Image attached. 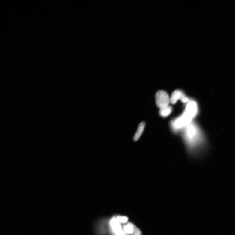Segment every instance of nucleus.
I'll list each match as a JSON object with an SVG mask.
<instances>
[{"label": "nucleus", "mask_w": 235, "mask_h": 235, "mask_svg": "<svg viewBox=\"0 0 235 235\" xmlns=\"http://www.w3.org/2000/svg\"><path fill=\"white\" fill-rule=\"evenodd\" d=\"M183 138L187 149L191 153L199 154L206 148V139L202 132L195 125L190 123L186 126Z\"/></svg>", "instance_id": "f257e3e1"}, {"label": "nucleus", "mask_w": 235, "mask_h": 235, "mask_svg": "<svg viewBox=\"0 0 235 235\" xmlns=\"http://www.w3.org/2000/svg\"><path fill=\"white\" fill-rule=\"evenodd\" d=\"M156 101L158 107L160 109L168 106L171 102L170 98L168 95L166 91L163 90L157 92L156 94Z\"/></svg>", "instance_id": "f03ea898"}, {"label": "nucleus", "mask_w": 235, "mask_h": 235, "mask_svg": "<svg viewBox=\"0 0 235 235\" xmlns=\"http://www.w3.org/2000/svg\"><path fill=\"white\" fill-rule=\"evenodd\" d=\"M181 100L183 103H186L189 101V98L181 91L176 90L172 93L171 98V102L172 104L176 103L178 100Z\"/></svg>", "instance_id": "7ed1b4c3"}, {"label": "nucleus", "mask_w": 235, "mask_h": 235, "mask_svg": "<svg viewBox=\"0 0 235 235\" xmlns=\"http://www.w3.org/2000/svg\"><path fill=\"white\" fill-rule=\"evenodd\" d=\"M125 232L131 235H141V233L133 224L128 222L123 227Z\"/></svg>", "instance_id": "20e7f679"}, {"label": "nucleus", "mask_w": 235, "mask_h": 235, "mask_svg": "<svg viewBox=\"0 0 235 235\" xmlns=\"http://www.w3.org/2000/svg\"><path fill=\"white\" fill-rule=\"evenodd\" d=\"M112 228L116 235H124V233L122 230L119 222L115 218L112 219L111 221Z\"/></svg>", "instance_id": "39448f33"}, {"label": "nucleus", "mask_w": 235, "mask_h": 235, "mask_svg": "<svg viewBox=\"0 0 235 235\" xmlns=\"http://www.w3.org/2000/svg\"><path fill=\"white\" fill-rule=\"evenodd\" d=\"M198 107L196 103L193 101L189 102L186 106L185 112L193 118L196 115Z\"/></svg>", "instance_id": "423d86ee"}, {"label": "nucleus", "mask_w": 235, "mask_h": 235, "mask_svg": "<svg viewBox=\"0 0 235 235\" xmlns=\"http://www.w3.org/2000/svg\"><path fill=\"white\" fill-rule=\"evenodd\" d=\"M145 125V123L144 122H142L139 124L137 131L134 137V141H137L140 137L143 131H144Z\"/></svg>", "instance_id": "0eeeda50"}, {"label": "nucleus", "mask_w": 235, "mask_h": 235, "mask_svg": "<svg viewBox=\"0 0 235 235\" xmlns=\"http://www.w3.org/2000/svg\"><path fill=\"white\" fill-rule=\"evenodd\" d=\"M159 114L160 115L164 117H166L169 115L172 111L171 106H168L166 107L160 109Z\"/></svg>", "instance_id": "6e6552de"}, {"label": "nucleus", "mask_w": 235, "mask_h": 235, "mask_svg": "<svg viewBox=\"0 0 235 235\" xmlns=\"http://www.w3.org/2000/svg\"><path fill=\"white\" fill-rule=\"evenodd\" d=\"M117 219L119 222L123 223L127 222L128 220V218L126 216H118Z\"/></svg>", "instance_id": "1a4fd4ad"}]
</instances>
